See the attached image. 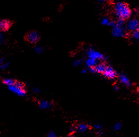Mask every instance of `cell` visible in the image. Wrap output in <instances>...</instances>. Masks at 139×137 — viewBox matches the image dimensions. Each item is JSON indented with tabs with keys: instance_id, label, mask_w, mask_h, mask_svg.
Wrapping results in <instances>:
<instances>
[{
	"instance_id": "cell-1",
	"label": "cell",
	"mask_w": 139,
	"mask_h": 137,
	"mask_svg": "<svg viewBox=\"0 0 139 137\" xmlns=\"http://www.w3.org/2000/svg\"><path fill=\"white\" fill-rule=\"evenodd\" d=\"M114 13L118 18V19L125 21L128 19L131 15V10L127 4L118 1L115 3L114 6Z\"/></svg>"
},
{
	"instance_id": "cell-2",
	"label": "cell",
	"mask_w": 139,
	"mask_h": 137,
	"mask_svg": "<svg viewBox=\"0 0 139 137\" xmlns=\"http://www.w3.org/2000/svg\"><path fill=\"white\" fill-rule=\"evenodd\" d=\"M112 35L116 37H125L127 36V32L125 27V21L118 19L116 25L112 29Z\"/></svg>"
},
{
	"instance_id": "cell-3",
	"label": "cell",
	"mask_w": 139,
	"mask_h": 137,
	"mask_svg": "<svg viewBox=\"0 0 139 137\" xmlns=\"http://www.w3.org/2000/svg\"><path fill=\"white\" fill-rule=\"evenodd\" d=\"M41 38V36L37 31H29L24 36V40L26 42L30 44L37 43Z\"/></svg>"
},
{
	"instance_id": "cell-4",
	"label": "cell",
	"mask_w": 139,
	"mask_h": 137,
	"mask_svg": "<svg viewBox=\"0 0 139 137\" xmlns=\"http://www.w3.org/2000/svg\"><path fill=\"white\" fill-rule=\"evenodd\" d=\"M87 56H88L89 58L93 59L96 60H105L107 59V57L104 55H103L99 51H97L96 50H95L93 49H89L87 50Z\"/></svg>"
},
{
	"instance_id": "cell-5",
	"label": "cell",
	"mask_w": 139,
	"mask_h": 137,
	"mask_svg": "<svg viewBox=\"0 0 139 137\" xmlns=\"http://www.w3.org/2000/svg\"><path fill=\"white\" fill-rule=\"evenodd\" d=\"M105 78L109 80H113L117 77V74L116 71H115L114 68L111 66H107L106 70L104 74H102Z\"/></svg>"
},
{
	"instance_id": "cell-6",
	"label": "cell",
	"mask_w": 139,
	"mask_h": 137,
	"mask_svg": "<svg viewBox=\"0 0 139 137\" xmlns=\"http://www.w3.org/2000/svg\"><path fill=\"white\" fill-rule=\"evenodd\" d=\"M127 29L133 32L139 31V20L136 18L130 20L127 25Z\"/></svg>"
},
{
	"instance_id": "cell-7",
	"label": "cell",
	"mask_w": 139,
	"mask_h": 137,
	"mask_svg": "<svg viewBox=\"0 0 139 137\" xmlns=\"http://www.w3.org/2000/svg\"><path fill=\"white\" fill-rule=\"evenodd\" d=\"M13 22L8 19H3L0 21V31H7L13 26Z\"/></svg>"
},
{
	"instance_id": "cell-8",
	"label": "cell",
	"mask_w": 139,
	"mask_h": 137,
	"mask_svg": "<svg viewBox=\"0 0 139 137\" xmlns=\"http://www.w3.org/2000/svg\"><path fill=\"white\" fill-rule=\"evenodd\" d=\"M9 89L10 91L20 96H23L26 95V91L25 90V89L19 88L17 86H16L15 85L9 86Z\"/></svg>"
},
{
	"instance_id": "cell-9",
	"label": "cell",
	"mask_w": 139,
	"mask_h": 137,
	"mask_svg": "<svg viewBox=\"0 0 139 137\" xmlns=\"http://www.w3.org/2000/svg\"><path fill=\"white\" fill-rule=\"evenodd\" d=\"M119 80H120V82L123 84L124 85L126 86H131V82L130 79L125 74H121L119 75Z\"/></svg>"
},
{
	"instance_id": "cell-10",
	"label": "cell",
	"mask_w": 139,
	"mask_h": 137,
	"mask_svg": "<svg viewBox=\"0 0 139 137\" xmlns=\"http://www.w3.org/2000/svg\"><path fill=\"white\" fill-rule=\"evenodd\" d=\"M107 65L104 63H100L97 64L96 66H95V70L96 74H103L105 72Z\"/></svg>"
},
{
	"instance_id": "cell-11",
	"label": "cell",
	"mask_w": 139,
	"mask_h": 137,
	"mask_svg": "<svg viewBox=\"0 0 139 137\" xmlns=\"http://www.w3.org/2000/svg\"><path fill=\"white\" fill-rule=\"evenodd\" d=\"M98 62V60H95L93 59H91V58H88L86 61V64L87 67H89L90 68L91 67H94L95 66H96Z\"/></svg>"
},
{
	"instance_id": "cell-12",
	"label": "cell",
	"mask_w": 139,
	"mask_h": 137,
	"mask_svg": "<svg viewBox=\"0 0 139 137\" xmlns=\"http://www.w3.org/2000/svg\"><path fill=\"white\" fill-rule=\"evenodd\" d=\"M16 81H15V80L13 79H5L2 80L3 84L6 85H7L9 87L11 86L15 85Z\"/></svg>"
},
{
	"instance_id": "cell-13",
	"label": "cell",
	"mask_w": 139,
	"mask_h": 137,
	"mask_svg": "<svg viewBox=\"0 0 139 137\" xmlns=\"http://www.w3.org/2000/svg\"><path fill=\"white\" fill-rule=\"evenodd\" d=\"M51 107V103L49 101L43 100L39 103V107L42 109H47Z\"/></svg>"
},
{
	"instance_id": "cell-14",
	"label": "cell",
	"mask_w": 139,
	"mask_h": 137,
	"mask_svg": "<svg viewBox=\"0 0 139 137\" xmlns=\"http://www.w3.org/2000/svg\"><path fill=\"white\" fill-rule=\"evenodd\" d=\"M89 129V126L87 124L82 123L78 126V130L81 132H85Z\"/></svg>"
},
{
	"instance_id": "cell-15",
	"label": "cell",
	"mask_w": 139,
	"mask_h": 137,
	"mask_svg": "<svg viewBox=\"0 0 139 137\" xmlns=\"http://www.w3.org/2000/svg\"><path fill=\"white\" fill-rule=\"evenodd\" d=\"M111 21L108 19V18H103L102 19H101V24L102 25V26H108L109 25V24L110 23Z\"/></svg>"
},
{
	"instance_id": "cell-16",
	"label": "cell",
	"mask_w": 139,
	"mask_h": 137,
	"mask_svg": "<svg viewBox=\"0 0 139 137\" xmlns=\"http://www.w3.org/2000/svg\"><path fill=\"white\" fill-rule=\"evenodd\" d=\"M15 85L16 86H17V87H18L19 88H22V89H24V87H25V85H24V84L22 82L18 81H16Z\"/></svg>"
},
{
	"instance_id": "cell-17",
	"label": "cell",
	"mask_w": 139,
	"mask_h": 137,
	"mask_svg": "<svg viewBox=\"0 0 139 137\" xmlns=\"http://www.w3.org/2000/svg\"><path fill=\"white\" fill-rule=\"evenodd\" d=\"M34 51H35V53H37V54H41L43 52V49L42 47L37 46V47L34 48Z\"/></svg>"
},
{
	"instance_id": "cell-18",
	"label": "cell",
	"mask_w": 139,
	"mask_h": 137,
	"mask_svg": "<svg viewBox=\"0 0 139 137\" xmlns=\"http://www.w3.org/2000/svg\"><path fill=\"white\" fill-rule=\"evenodd\" d=\"M121 128H122V124L120 123H116V124L114 125V130H116V131H118L119 130H120L121 129Z\"/></svg>"
},
{
	"instance_id": "cell-19",
	"label": "cell",
	"mask_w": 139,
	"mask_h": 137,
	"mask_svg": "<svg viewBox=\"0 0 139 137\" xmlns=\"http://www.w3.org/2000/svg\"><path fill=\"white\" fill-rule=\"evenodd\" d=\"M132 37L133 38H135V40H139V31L133 32Z\"/></svg>"
},
{
	"instance_id": "cell-20",
	"label": "cell",
	"mask_w": 139,
	"mask_h": 137,
	"mask_svg": "<svg viewBox=\"0 0 139 137\" xmlns=\"http://www.w3.org/2000/svg\"><path fill=\"white\" fill-rule=\"evenodd\" d=\"M94 128L97 131H100L102 130V126L100 125V124H96L94 125Z\"/></svg>"
},
{
	"instance_id": "cell-21",
	"label": "cell",
	"mask_w": 139,
	"mask_h": 137,
	"mask_svg": "<svg viewBox=\"0 0 139 137\" xmlns=\"http://www.w3.org/2000/svg\"><path fill=\"white\" fill-rule=\"evenodd\" d=\"M82 61L81 59H78V60H75L74 62V66L75 67H77L78 66L80 65V64L82 63Z\"/></svg>"
},
{
	"instance_id": "cell-22",
	"label": "cell",
	"mask_w": 139,
	"mask_h": 137,
	"mask_svg": "<svg viewBox=\"0 0 139 137\" xmlns=\"http://www.w3.org/2000/svg\"><path fill=\"white\" fill-rule=\"evenodd\" d=\"M46 137H57L56 134L53 131H50L48 133V134H47Z\"/></svg>"
},
{
	"instance_id": "cell-23",
	"label": "cell",
	"mask_w": 139,
	"mask_h": 137,
	"mask_svg": "<svg viewBox=\"0 0 139 137\" xmlns=\"http://www.w3.org/2000/svg\"><path fill=\"white\" fill-rule=\"evenodd\" d=\"M9 63H3V64L0 66V70H5L6 68H7L8 66H9Z\"/></svg>"
},
{
	"instance_id": "cell-24",
	"label": "cell",
	"mask_w": 139,
	"mask_h": 137,
	"mask_svg": "<svg viewBox=\"0 0 139 137\" xmlns=\"http://www.w3.org/2000/svg\"><path fill=\"white\" fill-rule=\"evenodd\" d=\"M4 60H5V59H0V66H1L2 64H3V62H4Z\"/></svg>"
},
{
	"instance_id": "cell-25",
	"label": "cell",
	"mask_w": 139,
	"mask_h": 137,
	"mask_svg": "<svg viewBox=\"0 0 139 137\" xmlns=\"http://www.w3.org/2000/svg\"><path fill=\"white\" fill-rule=\"evenodd\" d=\"M113 88H114V90L115 91H118L119 90V87L117 85H115Z\"/></svg>"
},
{
	"instance_id": "cell-26",
	"label": "cell",
	"mask_w": 139,
	"mask_h": 137,
	"mask_svg": "<svg viewBox=\"0 0 139 137\" xmlns=\"http://www.w3.org/2000/svg\"><path fill=\"white\" fill-rule=\"evenodd\" d=\"M3 40V36L2 35H0V43H2Z\"/></svg>"
},
{
	"instance_id": "cell-27",
	"label": "cell",
	"mask_w": 139,
	"mask_h": 137,
	"mask_svg": "<svg viewBox=\"0 0 139 137\" xmlns=\"http://www.w3.org/2000/svg\"><path fill=\"white\" fill-rule=\"evenodd\" d=\"M33 91L35 92H36V93H38V92H39V90H38V88H37V89H34Z\"/></svg>"
},
{
	"instance_id": "cell-28",
	"label": "cell",
	"mask_w": 139,
	"mask_h": 137,
	"mask_svg": "<svg viewBox=\"0 0 139 137\" xmlns=\"http://www.w3.org/2000/svg\"><path fill=\"white\" fill-rule=\"evenodd\" d=\"M86 72H87V70H86V69L83 70L82 71V74H85V73H86Z\"/></svg>"
},
{
	"instance_id": "cell-29",
	"label": "cell",
	"mask_w": 139,
	"mask_h": 137,
	"mask_svg": "<svg viewBox=\"0 0 139 137\" xmlns=\"http://www.w3.org/2000/svg\"><path fill=\"white\" fill-rule=\"evenodd\" d=\"M68 137H74V136L73 134H70Z\"/></svg>"
},
{
	"instance_id": "cell-30",
	"label": "cell",
	"mask_w": 139,
	"mask_h": 137,
	"mask_svg": "<svg viewBox=\"0 0 139 137\" xmlns=\"http://www.w3.org/2000/svg\"><path fill=\"white\" fill-rule=\"evenodd\" d=\"M138 94H139V89H138Z\"/></svg>"
}]
</instances>
